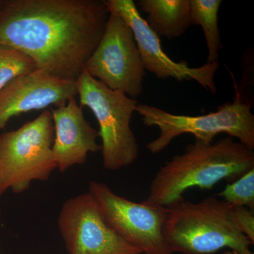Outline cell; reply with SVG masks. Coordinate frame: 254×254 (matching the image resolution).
<instances>
[{
    "instance_id": "obj_1",
    "label": "cell",
    "mask_w": 254,
    "mask_h": 254,
    "mask_svg": "<svg viewBox=\"0 0 254 254\" xmlns=\"http://www.w3.org/2000/svg\"><path fill=\"white\" fill-rule=\"evenodd\" d=\"M109 16L101 0H6L0 11V46L26 55L37 69L76 82Z\"/></svg>"
},
{
    "instance_id": "obj_2",
    "label": "cell",
    "mask_w": 254,
    "mask_h": 254,
    "mask_svg": "<svg viewBox=\"0 0 254 254\" xmlns=\"http://www.w3.org/2000/svg\"><path fill=\"white\" fill-rule=\"evenodd\" d=\"M254 168V150L232 137L210 144L195 140L183 153L160 167L145 200L168 207L184 199V193L190 188L210 190L223 180L235 181Z\"/></svg>"
},
{
    "instance_id": "obj_3",
    "label": "cell",
    "mask_w": 254,
    "mask_h": 254,
    "mask_svg": "<svg viewBox=\"0 0 254 254\" xmlns=\"http://www.w3.org/2000/svg\"><path fill=\"white\" fill-rule=\"evenodd\" d=\"M167 209L164 232L173 254H214L225 248L245 251L253 245L235 224L232 207L215 196L197 203L184 198Z\"/></svg>"
},
{
    "instance_id": "obj_4",
    "label": "cell",
    "mask_w": 254,
    "mask_h": 254,
    "mask_svg": "<svg viewBox=\"0 0 254 254\" xmlns=\"http://www.w3.org/2000/svg\"><path fill=\"white\" fill-rule=\"evenodd\" d=\"M136 112L141 115L142 123L147 127L155 126L159 136L148 143L150 153H160L177 137L190 133L195 140L206 144L213 143L220 133L236 138L249 149H254V115L250 103L237 94L232 103L218 107L216 112L200 116L174 115L156 107L146 104L137 105Z\"/></svg>"
},
{
    "instance_id": "obj_5",
    "label": "cell",
    "mask_w": 254,
    "mask_h": 254,
    "mask_svg": "<svg viewBox=\"0 0 254 254\" xmlns=\"http://www.w3.org/2000/svg\"><path fill=\"white\" fill-rule=\"evenodd\" d=\"M55 129L46 110L18 129L0 134V197L11 190L20 194L33 181H47L57 169L53 147Z\"/></svg>"
},
{
    "instance_id": "obj_6",
    "label": "cell",
    "mask_w": 254,
    "mask_h": 254,
    "mask_svg": "<svg viewBox=\"0 0 254 254\" xmlns=\"http://www.w3.org/2000/svg\"><path fill=\"white\" fill-rule=\"evenodd\" d=\"M81 106L88 107L99 125L103 168L116 171L136 161L139 147L130 123L138 101L110 89L83 70L77 81Z\"/></svg>"
},
{
    "instance_id": "obj_7",
    "label": "cell",
    "mask_w": 254,
    "mask_h": 254,
    "mask_svg": "<svg viewBox=\"0 0 254 254\" xmlns=\"http://www.w3.org/2000/svg\"><path fill=\"white\" fill-rule=\"evenodd\" d=\"M88 192L114 230L144 254H174L165 237L167 207L135 202L114 192L106 184L90 182Z\"/></svg>"
},
{
    "instance_id": "obj_8",
    "label": "cell",
    "mask_w": 254,
    "mask_h": 254,
    "mask_svg": "<svg viewBox=\"0 0 254 254\" xmlns=\"http://www.w3.org/2000/svg\"><path fill=\"white\" fill-rule=\"evenodd\" d=\"M84 70L110 89L133 99L141 94L145 71L133 31L120 15L110 13L103 36Z\"/></svg>"
},
{
    "instance_id": "obj_9",
    "label": "cell",
    "mask_w": 254,
    "mask_h": 254,
    "mask_svg": "<svg viewBox=\"0 0 254 254\" xmlns=\"http://www.w3.org/2000/svg\"><path fill=\"white\" fill-rule=\"evenodd\" d=\"M58 226L68 254H142L113 230L88 191L64 203Z\"/></svg>"
},
{
    "instance_id": "obj_10",
    "label": "cell",
    "mask_w": 254,
    "mask_h": 254,
    "mask_svg": "<svg viewBox=\"0 0 254 254\" xmlns=\"http://www.w3.org/2000/svg\"><path fill=\"white\" fill-rule=\"evenodd\" d=\"M104 1L110 13L120 15L131 28L145 71L153 73L160 79L173 78L178 81L193 80L207 91L213 94L216 93L214 76L220 67L218 62L193 68L189 66L185 61H174L164 52L160 38L150 29L133 0Z\"/></svg>"
},
{
    "instance_id": "obj_11",
    "label": "cell",
    "mask_w": 254,
    "mask_h": 254,
    "mask_svg": "<svg viewBox=\"0 0 254 254\" xmlns=\"http://www.w3.org/2000/svg\"><path fill=\"white\" fill-rule=\"evenodd\" d=\"M78 95L76 82L55 77L40 69L20 75L0 91V129L21 114L66 105Z\"/></svg>"
},
{
    "instance_id": "obj_12",
    "label": "cell",
    "mask_w": 254,
    "mask_h": 254,
    "mask_svg": "<svg viewBox=\"0 0 254 254\" xmlns=\"http://www.w3.org/2000/svg\"><path fill=\"white\" fill-rule=\"evenodd\" d=\"M51 113L55 129L52 150L61 173L86 163L88 153L101 151V145L97 143L98 131L85 119L76 98Z\"/></svg>"
},
{
    "instance_id": "obj_13",
    "label": "cell",
    "mask_w": 254,
    "mask_h": 254,
    "mask_svg": "<svg viewBox=\"0 0 254 254\" xmlns=\"http://www.w3.org/2000/svg\"><path fill=\"white\" fill-rule=\"evenodd\" d=\"M137 5L147 14L146 23L160 38H178L193 25L190 0H139Z\"/></svg>"
},
{
    "instance_id": "obj_14",
    "label": "cell",
    "mask_w": 254,
    "mask_h": 254,
    "mask_svg": "<svg viewBox=\"0 0 254 254\" xmlns=\"http://www.w3.org/2000/svg\"><path fill=\"white\" fill-rule=\"evenodd\" d=\"M222 0H190L193 25L203 28L208 55L207 63H217L222 46L218 27V11Z\"/></svg>"
},
{
    "instance_id": "obj_15",
    "label": "cell",
    "mask_w": 254,
    "mask_h": 254,
    "mask_svg": "<svg viewBox=\"0 0 254 254\" xmlns=\"http://www.w3.org/2000/svg\"><path fill=\"white\" fill-rule=\"evenodd\" d=\"M37 69L31 58L10 47L0 46V91L20 75Z\"/></svg>"
},
{
    "instance_id": "obj_16",
    "label": "cell",
    "mask_w": 254,
    "mask_h": 254,
    "mask_svg": "<svg viewBox=\"0 0 254 254\" xmlns=\"http://www.w3.org/2000/svg\"><path fill=\"white\" fill-rule=\"evenodd\" d=\"M218 196L231 207L243 206L254 209V168L229 183Z\"/></svg>"
},
{
    "instance_id": "obj_17",
    "label": "cell",
    "mask_w": 254,
    "mask_h": 254,
    "mask_svg": "<svg viewBox=\"0 0 254 254\" xmlns=\"http://www.w3.org/2000/svg\"><path fill=\"white\" fill-rule=\"evenodd\" d=\"M232 215L235 224L241 232L254 243V210L247 207H232Z\"/></svg>"
},
{
    "instance_id": "obj_18",
    "label": "cell",
    "mask_w": 254,
    "mask_h": 254,
    "mask_svg": "<svg viewBox=\"0 0 254 254\" xmlns=\"http://www.w3.org/2000/svg\"><path fill=\"white\" fill-rule=\"evenodd\" d=\"M222 254H254L252 251L250 250V249L249 250H245V251H235V250H228L225 251Z\"/></svg>"
},
{
    "instance_id": "obj_19",
    "label": "cell",
    "mask_w": 254,
    "mask_h": 254,
    "mask_svg": "<svg viewBox=\"0 0 254 254\" xmlns=\"http://www.w3.org/2000/svg\"><path fill=\"white\" fill-rule=\"evenodd\" d=\"M6 0H0V11L4 7L5 3H6Z\"/></svg>"
}]
</instances>
